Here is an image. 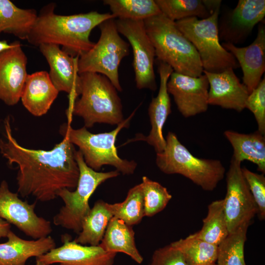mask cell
Returning <instances> with one entry per match:
<instances>
[{
	"label": "cell",
	"instance_id": "26",
	"mask_svg": "<svg viewBox=\"0 0 265 265\" xmlns=\"http://www.w3.org/2000/svg\"><path fill=\"white\" fill-rule=\"evenodd\" d=\"M112 217L109 203L102 200L97 201L83 218L81 231L75 241L84 245H99Z\"/></svg>",
	"mask_w": 265,
	"mask_h": 265
},
{
	"label": "cell",
	"instance_id": "25",
	"mask_svg": "<svg viewBox=\"0 0 265 265\" xmlns=\"http://www.w3.org/2000/svg\"><path fill=\"white\" fill-rule=\"evenodd\" d=\"M38 14L34 9H22L9 0H0V35L8 33L27 40Z\"/></svg>",
	"mask_w": 265,
	"mask_h": 265
},
{
	"label": "cell",
	"instance_id": "34",
	"mask_svg": "<svg viewBox=\"0 0 265 265\" xmlns=\"http://www.w3.org/2000/svg\"><path fill=\"white\" fill-rule=\"evenodd\" d=\"M254 114L258 125V130L265 134V78L261 80L257 86L249 94L245 108Z\"/></svg>",
	"mask_w": 265,
	"mask_h": 265
},
{
	"label": "cell",
	"instance_id": "6",
	"mask_svg": "<svg viewBox=\"0 0 265 265\" xmlns=\"http://www.w3.org/2000/svg\"><path fill=\"white\" fill-rule=\"evenodd\" d=\"M164 151L157 153L156 163L167 174H180L206 191H212L223 179L225 168L218 159H201L193 156L169 132L166 136Z\"/></svg>",
	"mask_w": 265,
	"mask_h": 265
},
{
	"label": "cell",
	"instance_id": "29",
	"mask_svg": "<svg viewBox=\"0 0 265 265\" xmlns=\"http://www.w3.org/2000/svg\"><path fill=\"white\" fill-rule=\"evenodd\" d=\"M104 3L118 19L144 21L161 13L154 0H105Z\"/></svg>",
	"mask_w": 265,
	"mask_h": 265
},
{
	"label": "cell",
	"instance_id": "3",
	"mask_svg": "<svg viewBox=\"0 0 265 265\" xmlns=\"http://www.w3.org/2000/svg\"><path fill=\"white\" fill-rule=\"evenodd\" d=\"M80 97L69 104V121L73 115L81 117L84 126L90 128L96 123L118 125L124 120L121 100L110 81L100 74H80Z\"/></svg>",
	"mask_w": 265,
	"mask_h": 265
},
{
	"label": "cell",
	"instance_id": "18",
	"mask_svg": "<svg viewBox=\"0 0 265 265\" xmlns=\"http://www.w3.org/2000/svg\"><path fill=\"white\" fill-rule=\"evenodd\" d=\"M69 235H63V244L36 258L47 265H113L116 253L105 251L100 245H84L71 240Z\"/></svg>",
	"mask_w": 265,
	"mask_h": 265
},
{
	"label": "cell",
	"instance_id": "40",
	"mask_svg": "<svg viewBox=\"0 0 265 265\" xmlns=\"http://www.w3.org/2000/svg\"><path fill=\"white\" fill-rule=\"evenodd\" d=\"M217 265L215 263H214V264H212V265Z\"/></svg>",
	"mask_w": 265,
	"mask_h": 265
},
{
	"label": "cell",
	"instance_id": "27",
	"mask_svg": "<svg viewBox=\"0 0 265 265\" xmlns=\"http://www.w3.org/2000/svg\"><path fill=\"white\" fill-rule=\"evenodd\" d=\"M201 229L191 235L218 246L229 234L223 199L214 201L209 205Z\"/></svg>",
	"mask_w": 265,
	"mask_h": 265
},
{
	"label": "cell",
	"instance_id": "23",
	"mask_svg": "<svg viewBox=\"0 0 265 265\" xmlns=\"http://www.w3.org/2000/svg\"><path fill=\"white\" fill-rule=\"evenodd\" d=\"M225 137L232 145V157L241 162L248 160L256 164L258 170L265 173V136L257 131L249 134L231 130L224 132Z\"/></svg>",
	"mask_w": 265,
	"mask_h": 265
},
{
	"label": "cell",
	"instance_id": "22",
	"mask_svg": "<svg viewBox=\"0 0 265 265\" xmlns=\"http://www.w3.org/2000/svg\"><path fill=\"white\" fill-rule=\"evenodd\" d=\"M7 241L0 243V265H26L30 257L46 254L55 247L54 239L48 236L33 240H26L11 230Z\"/></svg>",
	"mask_w": 265,
	"mask_h": 265
},
{
	"label": "cell",
	"instance_id": "10",
	"mask_svg": "<svg viewBox=\"0 0 265 265\" xmlns=\"http://www.w3.org/2000/svg\"><path fill=\"white\" fill-rule=\"evenodd\" d=\"M115 24L118 32L127 39L132 48V66L137 88L156 90L154 68L155 50L146 31L144 21L117 19Z\"/></svg>",
	"mask_w": 265,
	"mask_h": 265
},
{
	"label": "cell",
	"instance_id": "13",
	"mask_svg": "<svg viewBox=\"0 0 265 265\" xmlns=\"http://www.w3.org/2000/svg\"><path fill=\"white\" fill-rule=\"evenodd\" d=\"M265 0H239L218 18L219 39L234 45L243 43L255 26L264 20Z\"/></svg>",
	"mask_w": 265,
	"mask_h": 265
},
{
	"label": "cell",
	"instance_id": "15",
	"mask_svg": "<svg viewBox=\"0 0 265 265\" xmlns=\"http://www.w3.org/2000/svg\"><path fill=\"white\" fill-rule=\"evenodd\" d=\"M27 57L19 41L0 52V100L12 106L21 100L28 75Z\"/></svg>",
	"mask_w": 265,
	"mask_h": 265
},
{
	"label": "cell",
	"instance_id": "38",
	"mask_svg": "<svg viewBox=\"0 0 265 265\" xmlns=\"http://www.w3.org/2000/svg\"><path fill=\"white\" fill-rule=\"evenodd\" d=\"M10 46L6 40H0V52L8 48Z\"/></svg>",
	"mask_w": 265,
	"mask_h": 265
},
{
	"label": "cell",
	"instance_id": "36",
	"mask_svg": "<svg viewBox=\"0 0 265 265\" xmlns=\"http://www.w3.org/2000/svg\"><path fill=\"white\" fill-rule=\"evenodd\" d=\"M149 265H189L182 253L169 245L156 250Z\"/></svg>",
	"mask_w": 265,
	"mask_h": 265
},
{
	"label": "cell",
	"instance_id": "35",
	"mask_svg": "<svg viewBox=\"0 0 265 265\" xmlns=\"http://www.w3.org/2000/svg\"><path fill=\"white\" fill-rule=\"evenodd\" d=\"M242 172L251 193L258 208V215L260 220L265 219V177L251 171L245 167Z\"/></svg>",
	"mask_w": 265,
	"mask_h": 265
},
{
	"label": "cell",
	"instance_id": "33",
	"mask_svg": "<svg viewBox=\"0 0 265 265\" xmlns=\"http://www.w3.org/2000/svg\"><path fill=\"white\" fill-rule=\"evenodd\" d=\"M145 216L151 217L162 211L172 198L167 188L157 182L143 176L141 183Z\"/></svg>",
	"mask_w": 265,
	"mask_h": 265
},
{
	"label": "cell",
	"instance_id": "7",
	"mask_svg": "<svg viewBox=\"0 0 265 265\" xmlns=\"http://www.w3.org/2000/svg\"><path fill=\"white\" fill-rule=\"evenodd\" d=\"M220 6L206 19L189 17L175 22L180 30L195 48L203 70L211 73L239 67L233 55L220 43L218 21Z\"/></svg>",
	"mask_w": 265,
	"mask_h": 265
},
{
	"label": "cell",
	"instance_id": "17",
	"mask_svg": "<svg viewBox=\"0 0 265 265\" xmlns=\"http://www.w3.org/2000/svg\"><path fill=\"white\" fill-rule=\"evenodd\" d=\"M173 71L170 66L158 61L159 87L157 96L152 99L148 107L151 130L147 136L138 134L127 143L138 140L144 141L154 147L156 153H161L165 149L166 141L162 134V129L168 116L171 113V101L167 84Z\"/></svg>",
	"mask_w": 265,
	"mask_h": 265
},
{
	"label": "cell",
	"instance_id": "12",
	"mask_svg": "<svg viewBox=\"0 0 265 265\" xmlns=\"http://www.w3.org/2000/svg\"><path fill=\"white\" fill-rule=\"evenodd\" d=\"M35 203L29 204L11 191L7 182L0 184V218L13 224L26 236L34 239L46 237L52 233L51 222L38 216Z\"/></svg>",
	"mask_w": 265,
	"mask_h": 265
},
{
	"label": "cell",
	"instance_id": "14",
	"mask_svg": "<svg viewBox=\"0 0 265 265\" xmlns=\"http://www.w3.org/2000/svg\"><path fill=\"white\" fill-rule=\"evenodd\" d=\"M167 88L184 117L194 116L207 110L209 84L204 74L195 77L173 71L168 80Z\"/></svg>",
	"mask_w": 265,
	"mask_h": 265
},
{
	"label": "cell",
	"instance_id": "37",
	"mask_svg": "<svg viewBox=\"0 0 265 265\" xmlns=\"http://www.w3.org/2000/svg\"><path fill=\"white\" fill-rule=\"evenodd\" d=\"M10 229V224L0 218V238L7 237Z\"/></svg>",
	"mask_w": 265,
	"mask_h": 265
},
{
	"label": "cell",
	"instance_id": "2",
	"mask_svg": "<svg viewBox=\"0 0 265 265\" xmlns=\"http://www.w3.org/2000/svg\"><path fill=\"white\" fill-rule=\"evenodd\" d=\"M55 6L52 2L40 10L27 40L36 47L43 44L61 46L63 51L74 57H80L94 46L89 37L94 27L116 18L111 13L97 11L58 15L54 12Z\"/></svg>",
	"mask_w": 265,
	"mask_h": 265
},
{
	"label": "cell",
	"instance_id": "4",
	"mask_svg": "<svg viewBox=\"0 0 265 265\" xmlns=\"http://www.w3.org/2000/svg\"><path fill=\"white\" fill-rule=\"evenodd\" d=\"M158 61L174 72L191 77L202 75L203 68L195 48L172 21L161 13L144 21Z\"/></svg>",
	"mask_w": 265,
	"mask_h": 265
},
{
	"label": "cell",
	"instance_id": "16",
	"mask_svg": "<svg viewBox=\"0 0 265 265\" xmlns=\"http://www.w3.org/2000/svg\"><path fill=\"white\" fill-rule=\"evenodd\" d=\"M38 47L49 65V75L53 84L59 92L68 93L70 104H72L81 92L78 65L79 57L71 56L57 45L43 44Z\"/></svg>",
	"mask_w": 265,
	"mask_h": 265
},
{
	"label": "cell",
	"instance_id": "1",
	"mask_svg": "<svg viewBox=\"0 0 265 265\" xmlns=\"http://www.w3.org/2000/svg\"><path fill=\"white\" fill-rule=\"evenodd\" d=\"M3 128L0 152L9 164L18 166V193L23 197L32 196L48 202L56 198L62 189L76 188L80 171L72 143L63 138L50 150L28 149L13 137L9 116Z\"/></svg>",
	"mask_w": 265,
	"mask_h": 265
},
{
	"label": "cell",
	"instance_id": "21",
	"mask_svg": "<svg viewBox=\"0 0 265 265\" xmlns=\"http://www.w3.org/2000/svg\"><path fill=\"white\" fill-rule=\"evenodd\" d=\"M59 91L45 71L28 74L21 100L24 107L35 116H41L48 111Z\"/></svg>",
	"mask_w": 265,
	"mask_h": 265
},
{
	"label": "cell",
	"instance_id": "28",
	"mask_svg": "<svg viewBox=\"0 0 265 265\" xmlns=\"http://www.w3.org/2000/svg\"><path fill=\"white\" fill-rule=\"evenodd\" d=\"M170 244L182 253L189 265H211L216 261L218 246L191 235Z\"/></svg>",
	"mask_w": 265,
	"mask_h": 265
},
{
	"label": "cell",
	"instance_id": "39",
	"mask_svg": "<svg viewBox=\"0 0 265 265\" xmlns=\"http://www.w3.org/2000/svg\"><path fill=\"white\" fill-rule=\"evenodd\" d=\"M35 265H47L38 260H36V264Z\"/></svg>",
	"mask_w": 265,
	"mask_h": 265
},
{
	"label": "cell",
	"instance_id": "20",
	"mask_svg": "<svg viewBox=\"0 0 265 265\" xmlns=\"http://www.w3.org/2000/svg\"><path fill=\"white\" fill-rule=\"evenodd\" d=\"M203 73L209 81V105L239 112L245 108L249 93L235 74L234 69L229 68L219 73L203 70Z\"/></svg>",
	"mask_w": 265,
	"mask_h": 265
},
{
	"label": "cell",
	"instance_id": "32",
	"mask_svg": "<svg viewBox=\"0 0 265 265\" xmlns=\"http://www.w3.org/2000/svg\"><path fill=\"white\" fill-rule=\"evenodd\" d=\"M161 13L176 22L189 17L206 19L211 13L201 0H155Z\"/></svg>",
	"mask_w": 265,
	"mask_h": 265
},
{
	"label": "cell",
	"instance_id": "9",
	"mask_svg": "<svg viewBox=\"0 0 265 265\" xmlns=\"http://www.w3.org/2000/svg\"><path fill=\"white\" fill-rule=\"evenodd\" d=\"M98 26L101 32L99 40L89 51L79 57V73L104 75L121 92L122 88L118 69L122 60L130 53V44L121 37L114 19L106 20Z\"/></svg>",
	"mask_w": 265,
	"mask_h": 265
},
{
	"label": "cell",
	"instance_id": "31",
	"mask_svg": "<svg viewBox=\"0 0 265 265\" xmlns=\"http://www.w3.org/2000/svg\"><path fill=\"white\" fill-rule=\"evenodd\" d=\"M250 224L241 225L218 245L217 265H246L244 256V246Z\"/></svg>",
	"mask_w": 265,
	"mask_h": 265
},
{
	"label": "cell",
	"instance_id": "11",
	"mask_svg": "<svg viewBox=\"0 0 265 265\" xmlns=\"http://www.w3.org/2000/svg\"><path fill=\"white\" fill-rule=\"evenodd\" d=\"M241 163L232 157L226 174L227 191L223 200L229 233L250 224L258 211L242 174Z\"/></svg>",
	"mask_w": 265,
	"mask_h": 265
},
{
	"label": "cell",
	"instance_id": "24",
	"mask_svg": "<svg viewBox=\"0 0 265 265\" xmlns=\"http://www.w3.org/2000/svg\"><path fill=\"white\" fill-rule=\"evenodd\" d=\"M99 245L107 252L125 253L139 264L143 261L136 247L132 226L115 217H113L109 222Z\"/></svg>",
	"mask_w": 265,
	"mask_h": 265
},
{
	"label": "cell",
	"instance_id": "8",
	"mask_svg": "<svg viewBox=\"0 0 265 265\" xmlns=\"http://www.w3.org/2000/svg\"><path fill=\"white\" fill-rule=\"evenodd\" d=\"M75 158L80 171L77 186L75 190L63 188L58 192L57 196L62 199L64 205L53 217V222L79 234L82 221L91 209L89 200L92 194L99 185L117 177L120 173L116 170L106 172L94 170L85 163L79 150L76 151Z\"/></svg>",
	"mask_w": 265,
	"mask_h": 265
},
{
	"label": "cell",
	"instance_id": "5",
	"mask_svg": "<svg viewBox=\"0 0 265 265\" xmlns=\"http://www.w3.org/2000/svg\"><path fill=\"white\" fill-rule=\"evenodd\" d=\"M135 111L109 132L92 133L85 127L74 129L68 122L61 125L59 132L64 138L79 147L85 163L94 170L98 171L103 166L108 165L123 175H131L136 168V162L120 158L115 143L121 130L128 128Z\"/></svg>",
	"mask_w": 265,
	"mask_h": 265
},
{
	"label": "cell",
	"instance_id": "19",
	"mask_svg": "<svg viewBox=\"0 0 265 265\" xmlns=\"http://www.w3.org/2000/svg\"><path fill=\"white\" fill-rule=\"evenodd\" d=\"M222 46L231 53L241 67L243 83L249 94L258 85L265 71V25L264 21L259 24L255 39L249 46L238 47L230 43Z\"/></svg>",
	"mask_w": 265,
	"mask_h": 265
},
{
	"label": "cell",
	"instance_id": "30",
	"mask_svg": "<svg viewBox=\"0 0 265 265\" xmlns=\"http://www.w3.org/2000/svg\"><path fill=\"white\" fill-rule=\"evenodd\" d=\"M113 217L132 226L139 223L144 215V199L141 183L129 189L121 202L109 204Z\"/></svg>",
	"mask_w": 265,
	"mask_h": 265
}]
</instances>
